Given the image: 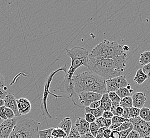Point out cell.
Wrapping results in <instances>:
<instances>
[{
    "instance_id": "6da1fadb",
    "label": "cell",
    "mask_w": 150,
    "mask_h": 138,
    "mask_svg": "<svg viewBox=\"0 0 150 138\" xmlns=\"http://www.w3.org/2000/svg\"><path fill=\"white\" fill-rule=\"evenodd\" d=\"M126 62L89 56L87 68L90 71L107 80L121 75L126 65Z\"/></svg>"
},
{
    "instance_id": "7a4b0ae2",
    "label": "cell",
    "mask_w": 150,
    "mask_h": 138,
    "mask_svg": "<svg viewBox=\"0 0 150 138\" xmlns=\"http://www.w3.org/2000/svg\"><path fill=\"white\" fill-rule=\"evenodd\" d=\"M73 80L75 84V92L77 95L85 91L101 95L108 92L106 80L91 71L84 72L74 75Z\"/></svg>"
},
{
    "instance_id": "3957f363",
    "label": "cell",
    "mask_w": 150,
    "mask_h": 138,
    "mask_svg": "<svg viewBox=\"0 0 150 138\" xmlns=\"http://www.w3.org/2000/svg\"><path fill=\"white\" fill-rule=\"evenodd\" d=\"M89 56L126 61L127 55L122 49V46L117 42L104 40L91 51Z\"/></svg>"
},
{
    "instance_id": "277c9868",
    "label": "cell",
    "mask_w": 150,
    "mask_h": 138,
    "mask_svg": "<svg viewBox=\"0 0 150 138\" xmlns=\"http://www.w3.org/2000/svg\"><path fill=\"white\" fill-rule=\"evenodd\" d=\"M9 138H40L37 122L31 118H26L18 122Z\"/></svg>"
},
{
    "instance_id": "5b68a950",
    "label": "cell",
    "mask_w": 150,
    "mask_h": 138,
    "mask_svg": "<svg viewBox=\"0 0 150 138\" xmlns=\"http://www.w3.org/2000/svg\"><path fill=\"white\" fill-rule=\"evenodd\" d=\"M67 55L71 60V66L66 73L69 78H73L74 73L79 67L88 68L89 53L86 49L81 47H74L71 49H66Z\"/></svg>"
},
{
    "instance_id": "8992f818",
    "label": "cell",
    "mask_w": 150,
    "mask_h": 138,
    "mask_svg": "<svg viewBox=\"0 0 150 138\" xmlns=\"http://www.w3.org/2000/svg\"><path fill=\"white\" fill-rule=\"evenodd\" d=\"M132 124L133 130L139 133L141 138H147L150 134V122H146L139 116L129 119Z\"/></svg>"
},
{
    "instance_id": "52a82bcc",
    "label": "cell",
    "mask_w": 150,
    "mask_h": 138,
    "mask_svg": "<svg viewBox=\"0 0 150 138\" xmlns=\"http://www.w3.org/2000/svg\"><path fill=\"white\" fill-rule=\"evenodd\" d=\"M102 95L96 92L89 91H85L79 93L77 95V98L79 101L81 107L85 108V107L90 106L91 104L93 101H100Z\"/></svg>"
},
{
    "instance_id": "ba28073f",
    "label": "cell",
    "mask_w": 150,
    "mask_h": 138,
    "mask_svg": "<svg viewBox=\"0 0 150 138\" xmlns=\"http://www.w3.org/2000/svg\"><path fill=\"white\" fill-rule=\"evenodd\" d=\"M108 92H115L117 90L127 86L128 82L125 75H120L115 78L108 79L105 81Z\"/></svg>"
},
{
    "instance_id": "9c48e42d",
    "label": "cell",
    "mask_w": 150,
    "mask_h": 138,
    "mask_svg": "<svg viewBox=\"0 0 150 138\" xmlns=\"http://www.w3.org/2000/svg\"><path fill=\"white\" fill-rule=\"evenodd\" d=\"M58 89L61 92L69 95L70 98L72 99L73 103H75V97H77V95L75 92V84L73 78H69L65 75L64 81L59 86Z\"/></svg>"
},
{
    "instance_id": "30bf717a",
    "label": "cell",
    "mask_w": 150,
    "mask_h": 138,
    "mask_svg": "<svg viewBox=\"0 0 150 138\" xmlns=\"http://www.w3.org/2000/svg\"><path fill=\"white\" fill-rule=\"evenodd\" d=\"M17 123V117L3 121L0 125V138H9L13 127Z\"/></svg>"
},
{
    "instance_id": "8fae6325",
    "label": "cell",
    "mask_w": 150,
    "mask_h": 138,
    "mask_svg": "<svg viewBox=\"0 0 150 138\" xmlns=\"http://www.w3.org/2000/svg\"><path fill=\"white\" fill-rule=\"evenodd\" d=\"M4 106L12 109L15 113L16 117L17 118L21 116L18 111L17 99L14 94L10 93L6 96L4 98Z\"/></svg>"
},
{
    "instance_id": "7c38bea8",
    "label": "cell",
    "mask_w": 150,
    "mask_h": 138,
    "mask_svg": "<svg viewBox=\"0 0 150 138\" xmlns=\"http://www.w3.org/2000/svg\"><path fill=\"white\" fill-rule=\"evenodd\" d=\"M17 102L18 111L20 115L29 114L32 110V104L28 99L21 97L17 99Z\"/></svg>"
},
{
    "instance_id": "4fadbf2b",
    "label": "cell",
    "mask_w": 150,
    "mask_h": 138,
    "mask_svg": "<svg viewBox=\"0 0 150 138\" xmlns=\"http://www.w3.org/2000/svg\"><path fill=\"white\" fill-rule=\"evenodd\" d=\"M74 125L81 135L90 133V123L87 122L84 118L81 117L78 118L75 122Z\"/></svg>"
},
{
    "instance_id": "5bb4252c",
    "label": "cell",
    "mask_w": 150,
    "mask_h": 138,
    "mask_svg": "<svg viewBox=\"0 0 150 138\" xmlns=\"http://www.w3.org/2000/svg\"><path fill=\"white\" fill-rule=\"evenodd\" d=\"M132 98L133 107L139 109H141L144 107L146 101V95L143 92H136L132 96Z\"/></svg>"
},
{
    "instance_id": "9a60e30c",
    "label": "cell",
    "mask_w": 150,
    "mask_h": 138,
    "mask_svg": "<svg viewBox=\"0 0 150 138\" xmlns=\"http://www.w3.org/2000/svg\"><path fill=\"white\" fill-rule=\"evenodd\" d=\"M72 127V121L69 117H67L63 119L58 125V128L62 130L67 135L69 134Z\"/></svg>"
},
{
    "instance_id": "2e32d148",
    "label": "cell",
    "mask_w": 150,
    "mask_h": 138,
    "mask_svg": "<svg viewBox=\"0 0 150 138\" xmlns=\"http://www.w3.org/2000/svg\"><path fill=\"white\" fill-rule=\"evenodd\" d=\"M101 106L100 108L103 109L104 111H110L111 108L112 106V101H111L108 93H105L103 95L100 99Z\"/></svg>"
},
{
    "instance_id": "e0dca14e",
    "label": "cell",
    "mask_w": 150,
    "mask_h": 138,
    "mask_svg": "<svg viewBox=\"0 0 150 138\" xmlns=\"http://www.w3.org/2000/svg\"><path fill=\"white\" fill-rule=\"evenodd\" d=\"M149 77L143 72V69H139L136 73L135 75L134 78L133 80L137 84H142L145 81L149 79Z\"/></svg>"
},
{
    "instance_id": "ac0fdd59",
    "label": "cell",
    "mask_w": 150,
    "mask_h": 138,
    "mask_svg": "<svg viewBox=\"0 0 150 138\" xmlns=\"http://www.w3.org/2000/svg\"><path fill=\"white\" fill-rule=\"evenodd\" d=\"M139 63L143 66L146 65L150 63V51H145L140 54Z\"/></svg>"
},
{
    "instance_id": "d6986e66",
    "label": "cell",
    "mask_w": 150,
    "mask_h": 138,
    "mask_svg": "<svg viewBox=\"0 0 150 138\" xmlns=\"http://www.w3.org/2000/svg\"><path fill=\"white\" fill-rule=\"evenodd\" d=\"M84 108H85V112L86 113H89L92 114L96 118H98L99 117L102 116L103 113L104 112V111L100 107L96 109H92V108H91L89 107H85Z\"/></svg>"
},
{
    "instance_id": "ffe728a7",
    "label": "cell",
    "mask_w": 150,
    "mask_h": 138,
    "mask_svg": "<svg viewBox=\"0 0 150 138\" xmlns=\"http://www.w3.org/2000/svg\"><path fill=\"white\" fill-rule=\"evenodd\" d=\"M119 106L123 108H131L133 107V100L131 96H127L124 98H122L120 102Z\"/></svg>"
},
{
    "instance_id": "44dd1931",
    "label": "cell",
    "mask_w": 150,
    "mask_h": 138,
    "mask_svg": "<svg viewBox=\"0 0 150 138\" xmlns=\"http://www.w3.org/2000/svg\"><path fill=\"white\" fill-rule=\"evenodd\" d=\"M108 93L109 94V98L111 99V101H112V106H119L120 102L121 101V98L119 97L115 92H111Z\"/></svg>"
},
{
    "instance_id": "7402d4cb",
    "label": "cell",
    "mask_w": 150,
    "mask_h": 138,
    "mask_svg": "<svg viewBox=\"0 0 150 138\" xmlns=\"http://www.w3.org/2000/svg\"><path fill=\"white\" fill-rule=\"evenodd\" d=\"M139 117L146 122H150V109L143 107L140 111Z\"/></svg>"
},
{
    "instance_id": "603a6c76",
    "label": "cell",
    "mask_w": 150,
    "mask_h": 138,
    "mask_svg": "<svg viewBox=\"0 0 150 138\" xmlns=\"http://www.w3.org/2000/svg\"><path fill=\"white\" fill-rule=\"evenodd\" d=\"M52 138H66L67 137L66 133L58 127L54 128L51 133Z\"/></svg>"
},
{
    "instance_id": "cb8c5ba5",
    "label": "cell",
    "mask_w": 150,
    "mask_h": 138,
    "mask_svg": "<svg viewBox=\"0 0 150 138\" xmlns=\"http://www.w3.org/2000/svg\"><path fill=\"white\" fill-rule=\"evenodd\" d=\"M115 92L121 99L125 98L127 96H131V93L126 87L118 89Z\"/></svg>"
},
{
    "instance_id": "d4e9b609",
    "label": "cell",
    "mask_w": 150,
    "mask_h": 138,
    "mask_svg": "<svg viewBox=\"0 0 150 138\" xmlns=\"http://www.w3.org/2000/svg\"><path fill=\"white\" fill-rule=\"evenodd\" d=\"M81 134L78 132L75 125H72V128L70 131L69 134L66 138H81Z\"/></svg>"
},
{
    "instance_id": "484cf974",
    "label": "cell",
    "mask_w": 150,
    "mask_h": 138,
    "mask_svg": "<svg viewBox=\"0 0 150 138\" xmlns=\"http://www.w3.org/2000/svg\"><path fill=\"white\" fill-rule=\"evenodd\" d=\"M53 127H50L47 129L44 130H39L40 138H47L48 137L51 135Z\"/></svg>"
},
{
    "instance_id": "4316f807",
    "label": "cell",
    "mask_w": 150,
    "mask_h": 138,
    "mask_svg": "<svg viewBox=\"0 0 150 138\" xmlns=\"http://www.w3.org/2000/svg\"><path fill=\"white\" fill-rule=\"evenodd\" d=\"M133 125L129 122H126L121 124V125L120 127H118L117 129L115 130V131H118L119 132H120L121 131H123L125 130L129 129L130 127H132Z\"/></svg>"
},
{
    "instance_id": "83f0119b",
    "label": "cell",
    "mask_w": 150,
    "mask_h": 138,
    "mask_svg": "<svg viewBox=\"0 0 150 138\" xmlns=\"http://www.w3.org/2000/svg\"><path fill=\"white\" fill-rule=\"evenodd\" d=\"M100 128V127L95 123V122L90 123V133L94 137H96Z\"/></svg>"
},
{
    "instance_id": "f1b7e54d",
    "label": "cell",
    "mask_w": 150,
    "mask_h": 138,
    "mask_svg": "<svg viewBox=\"0 0 150 138\" xmlns=\"http://www.w3.org/2000/svg\"><path fill=\"white\" fill-rule=\"evenodd\" d=\"M140 111H141V109H139V108H136L134 107H132L130 108L129 113H130V118H137L138 116H139Z\"/></svg>"
},
{
    "instance_id": "f546056e",
    "label": "cell",
    "mask_w": 150,
    "mask_h": 138,
    "mask_svg": "<svg viewBox=\"0 0 150 138\" xmlns=\"http://www.w3.org/2000/svg\"><path fill=\"white\" fill-rule=\"evenodd\" d=\"M112 120L113 123H123L126 122H129V119L124 118L122 116H113Z\"/></svg>"
},
{
    "instance_id": "4dcf8cb0",
    "label": "cell",
    "mask_w": 150,
    "mask_h": 138,
    "mask_svg": "<svg viewBox=\"0 0 150 138\" xmlns=\"http://www.w3.org/2000/svg\"><path fill=\"white\" fill-rule=\"evenodd\" d=\"M84 118L89 123H92L93 122H95V120L96 119V118H95L94 115H93L92 114L89 113H86L85 114Z\"/></svg>"
},
{
    "instance_id": "1f68e13d",
    "label": "cell",
    "mask_w": 150,
    "mask_h": 138,
    "mask_svg": "<svg viewBox=\"0 0 150 138\" xmlns=\"http://www.w3.org/2000/svg\"><path fill=\"white\" fill-rule=\"evenodd\" d=\"M5 112L6 117L8 119H11L16 117L15 113L13 112V111L9 108L5 107Z\"/></svg>"
},
{
    "instance_id": "d6a6232c",
    "label": "cell",
    "mask_w": 150,
    "mask_h": 138,
    "mask_svg": "<svg viewBox=\"0 0 150 138\" xmlns=\"http://www.w3.org/2000/svg\"><path fill=\"white\" fill-rule=\"evenodd\" d=\"M95 122L100 128L105 127V118H103L102 116L96 118Z\"/></svg>"
},
{
    "instance_id": "836d02e7",
    "label": "cell",
    "mask_w": 150,
    "mask_h": 138,
    "mask_svg": "<svg viewBox=\"0 0 150 138\" xmlns=\"http://www.w3.org/2000/svg\"><path fill=\"white\" fill-rule=\"evenodd\" d=\"M133 130V126L130 127L129 129L125 130L120 132V138H126L127 136L129 134V133Z\"/></svg>"
},
{
    "instance_id": "e575fe53",
    "label": "cell",
    "mask_w": 150,
    "mask_h": 138,
    "mask_svg": "<svg viewBox=\"0 0 150 138\" xmlns=\"http://www.w3.org/2000/svg\"><path fill=\"white\" fill-rule=\"evenodd\" d=\"M140 135L139 133L136 132L135 130H133L127 136L126 138H140Z\"/></svg>"
},
{
    "instance_id": "d590c367",
    "label": "cell",
    "mask_w": 150,
    "mask_h": 138,
    "mask_svg": "<svg viewBox=\"0 0 150 138\" xmlns=\"http://www.w3.org/2000/svg\"><path fill=\"white\" fill-rule=\"evenodd\" d=\"M130 108H124V112L122 115V117L127 119H130V113H129Z\"/></svg>"
},
{
    "instance_id": "8d00e7d4",
    "label": "cell",
    "mask_w": 150,
    "mask_h": 138,
    "mask_svg": "<svg viewBox=\"0 0 150 138\" xmlns=\"http://www.w3.org/2000/svg\"><path fill=\"white\" fill-rule=\"evenodd\" d=\"M114 115L111 111H104L102 114V117L105 119H112Z\"/></svg>"
},
{
    "instance_id": "74e56055",
    "label": "cell",
    "mask_w": 150,
    "mask_h": 138,
    "mask_svg": "<svg viewBox=\"0 0 150 138\" xmlns=\"http://www.w3.org/2000/svg\"><path fill=\"white\" fill-rule=\"evenodd\" d=\"M101 106V101H93L89 107L92 109H96L98 108Z\"/></svg>"
},
{
    "instance_id": "f35d334b",
    "label": "cell",
    "mask_w": 150,
    "mask_h": 138,
    "mask_svg": "<svg viewBox=\"0 0 150 138\" xmlns=\"http://www.w3.org/2000/svg\"><path fill=\"white\" fill-rule=\"evenodd\" d=\"M143 71L146 75L150 78V63L147 64V65L143 66Z\"/></svg>"
},
{
    "instance_id": "ab89813d",
    "label": "cell",
    "mask_w": 150,
    "mask_h": 138,
    "mask_svg": "<svg viewBox=\"0 0 150 138\" xmlns=\"http://www.w3.org/2000/svg\"><path fill=\"white\" fill-rule=\"evenodd\" d=\"M123 112H124V108L120 106H119L116 108L115 109V116H122Z\"/></svg>"
},
{
    "instance_id": "60d3db41",
    "label": "cell",
    "mask_w": 150,
    "mask_h": 138,
    "mask_svg": "<svg viewBox=\"0 0 150 138\" xmlns=\"http://www.w3.org/2000/svg\"><path fill=\"white\" fill-rule=\"evenodd\" d=\"M0 117L4 120H6L8 118H6L5 112V106L0 107Z\"/></svg>"
},
{
    "instance_id": "b9f144b4",
    "label": "cell",
    "mask_w": 150,
    "mask_h": 138,
    "mask_svg": "<svg viewBox=\"0 0 150 138\" xmlns=\"http://www.w3.org/2000/svg\"><path fill=\"white\" fill-rule=\"evenodd\" d=\"M109 138H120V132L115 130H112Z\"/></svg>"
},
{
    "instance_id": "7bdbcfd3",
    "label": "cell",
    "mask_w": 150,
    "mask_h": 138,
    "mask_svg": "<svg viewBox=\"0 0 150 138\" xmlns=\"http://www.w3.org/2000/svg\"><path fill=\"white\" fill-rule=\"evenodd\" d=\"M112 130L109 127H106L103 131V137L105 138H109L111 133Z\"/></svg>"
},
{
    "instance_id": "ee69618b",
    "label": "cell",
    "mask_w": 150,
    "mask_h": 138,
    "mask_svg": "<svg viewBox=\"0 0 150 138\" xmlns=\"http://www.w3.org/2000/svg\"><path fill=\"white\" fill-rule=\"evenodd\" d=\"M8 93L4 88L0 87V99H4Z\"/></svg>"
},
{
    "instance_id": "f6af8a7d",
    "label": "cell",
    "mask_w": 150,
    "mask_h": 138,
    "mask_svg": "<svg viewBox=\"0 0 150 138\" xmlns=\"http://www.w3.org/2000/svg\"><path fill=\"white\" fill-rule=\"evenodd\" d=\"M0 87L2 88L5 87V79L1 73H0Z\"/></svg>"
},
{
    "instance_id": "bcb514c9",
    "label": "cell",
    "mask_w": 150,
    "mask_h": 138,
    "mask_svg": "<svg viewBox=\"0 0 150 138\" xmlns=\"http://www.w3.org/2000/svg\"><path fill=\"white\" fill-rule=\"evenodd\" d=\"M122 123H113L111 125V126L109 127L110 130H115L117 129L118 127H120Z\"/></svg>"
},
{
    "instance_id": "7dc6e473",
    "label": "cell",
    "mask_w": 150,
    "mask_h": 138,
    "mask_svg": "<svg viewBox=\"0 0 150 138\" xmlns=\"http://www.w3.org/2000/svg\"><path fill=\"white\" fill-rule=\"evenodd\" d=\"M112 123L111 119H105V127H109Z\"/></svg>"
},
{
    "instance_id": "c3c4849f",
    "label": "cell",
    "mask_w": 150,
    "mask_h": 138,
    "mask_svg": "<svg viewBox=\"0 0 150 138\" xmlns=\"http://www.w3.org/2000/svg\"><path fill=\"white\" fill-rule=\"evenodd\" d=\"M122 49L125 52H128L129 51V47L128 45H124L122 46Z\"/></svg>"
},
{
    "instance_id": "681fc988",
    "label": "cell",
    "mask_w": 150,
    "mask_h": 138,
    "mask_svg": "<svg viewBox=\"0 0 150 138\" xmlns=\"http://www.w3.org/2000/svg\"><path fill=\"white\" fill-rule=\"evenodd\" d=\"M83 135H84V138H96L93 135H92L90 133Z\"/></svg>"
},
{
    "instance_id": "f907efd6",
    "label": "cell",
    "mask_w": 150,
    "mask_h": 138,
    "mask_svg": "<svg viewBox=\"0 0 150 138\" xmlns=\"http://www.w3.org/2000/svg\"><path fill=\"white\" fill-rule=\"evenodd\" d=\"M4 106V99H0V107Z\"/></svg>"
},
{
    "instance_id": "816d5d0a",
    "label": "cell",
    "mask_w": 150,
    "mask_h": 138,
    "mask_svg": "<svg viewBox=\"0 0 150 138\" xmlns=\"http://www.w3.org/2000/svg\"><path fill=\"white\" fill-rule=\"evenodd\" d=\"M126 88H127V89H128L129 90L130 89H132V87H131V86H130L129 84H128V85H127V86L126 87Z\"/></svg>"
},
{
    "instance_id": "f5cc1de1",
    "label": "cell",
    "mask_w": 150,
    "mask_h": 138,
    "mask_svg": "<svg viewBox=\"0 0 150 138\" xmlns=\"http://www.w3.org/2000/svg\"><path fill=\"white\" fill-rule=\"evenodd\" d=\"M4 121V120H3L2 118H1V117H0V125L3 122V121Z\"/></svg>"
},
{
    "instance_id": "db71d44e",
    "label": "cell",
    "mask_w": 150,
    "mask_h": 138,
    "mask_svg": "<svg viewBox=\"0 0 150 138\" xmlns=\"http://www.w3.org/2000/svg\"><path fill=\"white\" fill-rule=\"evenodd\" d=\"M81 138H84V135H81Z\"/></svg>"
},
{
    "instance_id": "11a10c76",
    "label": "cell",
    "mask_w": 150,
    "mask_h": 138,
    "mask_svg": "<svg viewBox=\"0 0 150 138\" xmlns=\"http://www.w3.org/2000/svg\"><path fill=\"white\" fill-rule=\"evenodd\" d=\"M147 138H150V135H149V137H148Z\"/></svg>"
},
{
    "instance_id": "9f6ffc18",
    "label": "cell",
    "mask_w": 150,
    "mask_h": 138,
    "mask_svg": "<svg viewBox=\"0 0 150 138\" xmlns=\"http://www.w3.org/2000/svg\"></svg>"
},
{
    "instance_id": "6f0895ef",
    "label": "cell",
    "mask_w": 150,
    "mask_h": 138,
    "mask_svg": "<svg viewBox=\"0 0 150 138\" xmlns=\"http://www.w3.org/2000/svg\"></svg>"
}]
</instances>
